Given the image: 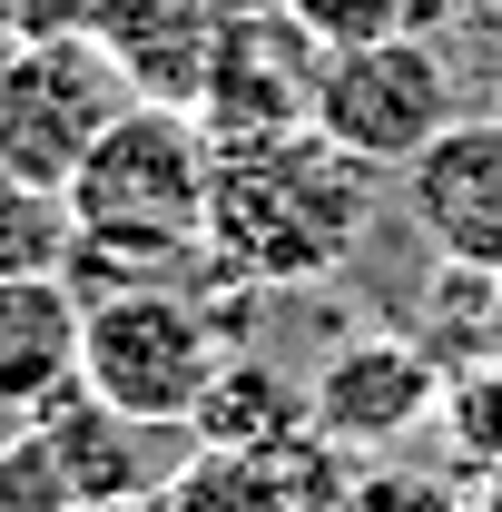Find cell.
I'll use <instances>...</instances> for the list:
<instances>
[{
	"label": "cell",
	"instance_id": "44dd1931",
	"mask_svg": "<svg viewBox=\"0 0 502 512\" xmlns=\"http://www.w3.org/2000/svg\"><path fill=\"white\" fill-rule=\"evenodd\" d=\"M79 512H148V503H79Z\"/></svg>",
	"mask_w": 502,
	"mask_h": 512
},
{
	"label": "cell",
	"instance_id": "277c9868",
	"mask_svg": "<svg viewBox=\"0 0 502 512\" xmlns=\"http://www.w3.org/2000/svg\"><path fill=\"white\" fill-rule=\"evenodd\" d=\"M128 109H138V89L89 30H30L0 79V168L20 188H69Z\"/></svg>",
	"mask_w": 502,
	"mask_h": 512
},
{
	"label": "cell",
	"instance_id": "3957f363",
	"mask_svg": "<svg viewBox=\"0 0 502 512\" xmlns=\"http://www.w3.org/2000/svg\"><path fill=\"white\" fill-rule=\"evenodd\" d=\"M217 365H227V335L197 306V286H178V276L89 296V316H79V384L99 404L138 414V424H188Z\"/></svg>",
	"mask_w": 502,
	"mask_h": 512
},
{
	"label": "cell",
	"instance_id": "5bb4252c",
	"mask_svg": "<svg viewBox=\"0 0 502 512\" xmlns=\"http://www.w3.org/2000/svg\"><path fill=\"white\" fill-rule=\"evenodd\" d=\"M325 50H365V40H443V20L463 0H286Z\"/></svg>",
	"mask_w": 502,
	"mask_h": 512
},
{
	"label": "cell",
	"instance_id": "4fadbf2b",
	"mask_svg": "<svg viewBox=\"0 0 502 512\" xmlns=\"http://www.w3.org/2000/svg\"><path fill=\"white\" fill-rule=\"evenodd\" d=\"M355 473H365V453H345L315 414H306V424H286V434H266V444H247L256 512H345Z\"/></svg>",
	"mask_w": 502,
	"mask_h": 512
},
{
	"label": "cell",
	"instance_id": "8992f818",
	"mask_svg": "<svg viewBox=\"0 0 502 512\" xmlns=\"http://www.w3.org/2000/svg\"><path fill=\"white\" fill-rule=\"evenodd\" d=\"M315 79H325V40L286 0H256L217 20V50L197 79L188 119L207 128V148H237V138H276V128L315 119Z\"/></svg>",
	"mask_w": 502,
	"mask_h": 512
},
{
	"label": "cell",
	"instance_id": "ffe728a7",
	"mask_svg": "<svg viewBox=\"0 0 502 512\" xmlns=\"http://www.w3.org/2000/svg\"><path fill=\"white\" fill-rule=\"evenodd\" d=\"M463 512H502V473H483V483L463 493Z\"/></svg>",
	"mask_w": 502,
	"mask_h": 512
},
{
	"label": "cell",
	"instance_id": "603a6c76",
	"mask_svg": "<svg viewBox=\"0 0 502 512\" xmlns=\"http://www.w3.org/2000/svg\"><path fill=\"white\" fill-rule=\"evenodd\" d=\"M148 512H168V503H158V493H148Z\"/></svg>",
	"mask_w": 502,
	"mask_h": 512
},
{
	"label": "cell",
	"instance_id": "ba28073f",
	"mask_svg": "<svg viewBox=\"0 0 502 512\" xmlns=\"http://www.w3.org/2000/svg\"><path fill=\"white\" fill-rule=\"evenodd\" d=\"M404 217L434 256L502 276V119H453L424 158H404Z\"/></svg>",
	"mask_w": 502,
	"mask_h": 512
},
{
	"label": "cell",
	"instance_id": "2e32d148",
	"mask_svg": "<svg viewBox=\"0 0 502 512\" xmlns=\"http://www.w3.org/2000/svg\"><path fill=\"white\" fill-rule=\"evenodd\" d=\"M443 434H453V453H463L473 483L502 473V355H463L443 375Z\"/></svg>",
	"mask_w": 502,
	"mask_h": 512
},
{
	"label": "cell",
	"instance_id": "30bf717a",
	"mask_svg": "<svg viewBox=\"0 0 502 512\" xmlns=\"http://www.w3.org/2000/svg\"><path fill=\"white\" fill-rule=\"evenodd\" d=\"M89 40L128 69L138 99L188 109L207 79V50H217V10L207 0H89Z\"/></svg>",
	"mask_w": 502,
	"mask_h": 512
},
{
	"label": "cell",
	"instance_id": "cb8c5ba5",
	"mask_svg": "<svg viewBox=\"0 0 502 512\" xmlns=\"http://www.w3.org/2000/svg\"><path fill=\"white\" fill-rule=\"evenodd\" d=\"M493 119H502V89H493Z\"/></svg>",
	"mask_w": 502,
	"mask_h": 512
},
{
	"label": "cell",
	"instance_id": "e0dca14e",
	"mask_svg": "<svg viewBox=\"0 0 502 512\" xmlns=\"http://www.w3.org/2000/svg\"><path fill=\"white\" fill-rule=\"evenodd\" d=\"M0 512H79V493H69V473H60L40 424H20L0 444Z\"/></svg>",
	"mask_w": 502,
	"mask_h": 512
},
{
	"label": "cell",
	"instance_id": "7c38bea8",
	"mask_svg": "<svg viewBox=\"0 0 502 512\" xmlns=\"http://www.w3.org/2000/svg\"><path fill=\"white\" fill-rule=\"evenodd\" d=\"M286 424H306V384L286 375V365H266L256 345H227V365L207 375L188 414V444H217V453H247L266 434H286Z\"/></svg>",
	"mask_w": 502,
	"mask_h": 512
},
{
	"label": "cell",
	"instance_id": "d6986e66",
	"mask_svg": "<svg viewBox=\"0 0 502 512\" xmlns=\"http://www.w3.org/2000/svg\"><path fill=\"white\" fill-rule=\"evenodd\" d=\"M20 40H30V30H20V20H10V0H0V79H10V60H20Z\"/></svg>",
	"mask_w": 502,
	"mask_h": 512
},
{
	"label": "cell",
	"instance_id": "9a60e30c",
	"mask_svg": "<svg viewBox=\"0 0 502 512\" xmlns=\"http://www.w3.org/2000/svg\"><path fill=\"white\" fill-rule=\"evenodd\" d=\"M79 207L69 188H10L0 197V276H69Z\"/></svg>",
	"mask_w": 502,
	"mask_h": 512
},
{
	"label": "cell",
	"instance_id": "7a4b0ae2",
	"mask_svg": "<svg viewBox=\"0 0 502 512\" xmlns=\"http://www.w3.org/2000/svg\"><path fill=\"white\" fill-rule=\"evenodd\" d=\"M69 207H79V247H69L79 306L188 276L207 247V128L178 99H138L69 178Z\"/></svg>",
	"mask_w": 502,
	"mask_h": 512
},
{
	"label": "cell",
	"instance_id": "52a82bcc",
	"mask_svg": "<svg viewBox=\"0 0 502 512\" xmlns=\"http://www.w3.org/2000/svg\"><path fill=\"white\" fill-rule=\"evenodd\" d=\"M443 365L424 335H404V325H365V335H335L325 345V365L306 375V414L335 434L345 453H394L404 434H424L443 414Z\"/></svg>",
	"mask_w": 502,
	"mask_h": 512
},
{
	"label": "cell",
	"instance_id": "ac0fdd59",
	"mask_svg": "<svg viewBox=\"0 0 502 512\" xmlns=\"http://www.w3.org/2000/svg\"><path fill=\"white\" fill-rule=\"evenodd\" d=\"M345 512H463V483H443L424 463H365Z\"/></svg>",
	"mask_w": 502,
	"mask_h": 512
},
{
	"label": "cell",
	"instance_id": "6da1fadb",
	"mask_svg": "<svg viewBox=\"0 0 502 512\" xmlns=\"http://www.w3.org/2000/svg\"><path fill=\"white\" fill-rule=\"evenodd\" d=\"M375 237V168L345 158L325 128H276L207 148V256L247 286H325Z\"/></svg>",
	"mask_w": 502,
	"mask_h": 512
},
{
	"label": "cell",
	"instance_id": "9c48e42d",
	"mask_svg": "<svg viewBox=\"0 0 502 512\" xmlns=\"http://www.w3.org/2000/svg\"><path fill=\"white\" fill-rule=\"evenodd\" d=\"M20 424H40L50 453H60L69 493L79 503H148L178 463H188V424H138L119 404H99L89 384H60L40 414H20Z\"/></svg>",
	"mask_w": 502,
	"mask_h": 512
},
{
	"label": "cell",
	"instance_id": "7402d4cb",
	"mask_svg": "<svg viewBox=\"0 0 502 512\" xmlns=\"http://www.w3.org/2000/svg\"><path fill=\"white\" fill-rule=\"evenodd\" d=\"M10 188H20V178H10V168H0V197H10Z\"/></svg>",
	"mask_w": 502,
	"mask_h": 512
},
{
	"label": "cell",
	"instance_id": "5b68a950",
	"mask_svg": "<svg viewBox=\"0 0 502 512\" xmlns=\"http://www.w3.org/2000/svg\"><path fill=\"white\" fill-rule=\"evenodd\" d=\"M453 119H463V109H453V69H443L434 40H365V50H325L315 128H325L345 158H365V168H404V158H424Z\"/></svg>",
	"mask_w": 502,
	"mask_h": 512
},
{
	"label": "cell",
	"instance_id": "8fae6325",
	"mask_svg": "<svg viewBox=\"0 0 502 512\" xmlns=\"http://www.w3.org/2000/svg\"><path fill=\"white\" fill-rule=\"evenodd\" d=\"M79 296L69 276H0V414H40L60 384H79Z\"/></svg>",
	"mask_w": 502,
	"mask_h": 512
}]
</instances>
